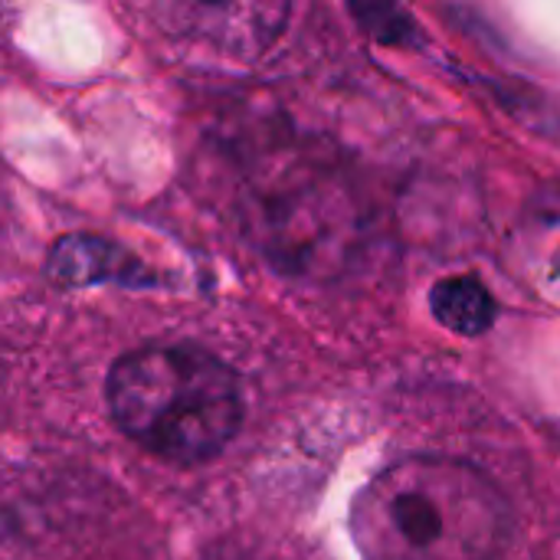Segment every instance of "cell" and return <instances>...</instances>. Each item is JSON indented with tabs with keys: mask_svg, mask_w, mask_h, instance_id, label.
Instances as JSON below:
<instances>
[{
	"mask_svg": "<svg viewBox=\"0 0 560 560\" xmlns=\"http://www.w3.org/2000/svg\"><path fill=\"white\" fill-rule=\"evenodd\" d=\"M118 430L174 466L223 453L243 423L236 374L197 345H144L115 361L105 384Z\"/></svg>",
	"mask_w": 560,
	"mask_h": 560,
	"instance_id": "1",
	"label": "cell"
},
{
	"mask_svg": "<svg viewBox=\"0 0 560 560\" xmlns=\"http://www.w3.org/2000/svg\"><path fill=\"white\" fill-rule=\"evenodd\" d=\"M354 538L368 560H489L495 495L466 469L404 463L361 495Z\"/></svg>",
	"mask_w": 560,
	"mask_h": 560,
	"instance_id": "2",
	"label": "cell"
},
{
	"mask_svg": "<svg viewBox=\"0 0 560 560\" xmlns=\"http://www.w3.org/2000/svg\"><path fill=\"white\" fill-rule=\"evenodd\" d=\"M49 279L62 289H82V285H125V289H141V285H158V276L128 249H121L112 240L98 236H62L49 249Z\"/></svg>",
	"mask_w": 560,
	"mask_h": 560,
	"instance_id": "3",
	"label": "cell"
},
{
	"mask_svg": "<svg viewBox=\"0 0 560 560\" xmlns=\"http://www.w3.org/2000/svg\"><path fill=\"white\" fill-rule=\"evenodd\" d=\"M433 318L463 338H479L495 325V299L476 276H450L430 292Z\"/></svg>",
	"mask_w": 560,
	"mask_h": 560,
	"instance_id": "4",
	"label": "cell"
},
{
	"mask_svg": "<svg viewBox=\"0 0 560 560\" xmlns=\"http://www.w3.org/2000/svg\"><path fill=\"white\" fill-rule=\"evenodd\" d=\"M351 13L361 20V26L381 39V43H397V46H410L417 39V23L410 20L407 10L400 7H351Z\"/></svg>",
	"mask_w": 560,
	"mask_h": 560,
	"instance_id": "5",
	"label": "cell"
},
{
	"mask_svg": "<svg viewBox=\"0 0 560 560\" xmlns=\"http://www.w3.org/2000/svg\"><path fill=\"white\" fill-rule=\"evenodd\" d=\"M0 397H3V374H0Z\"/></svg>",
	"mask_w": 560,
	"mask_h": 560,
	"instance_id": "6",
	"label": "cell"
},
{
	"mask_svg": "<svg viewBox=\"0 0 560 560\" xmlns=\"http://www.w3.org/2000/svg\"><path fill=\"white\" fill-rule=\"evenodd\" d=\"M558 276H560V253H558Z\"/></svg>",
	"mask_w": 560,
	"mask_h": 560,
	"instance_id": "7",
	"label": "cell"
}]
</instances>
